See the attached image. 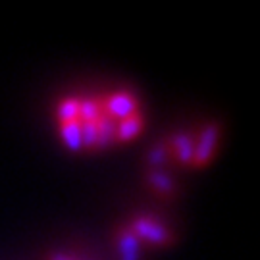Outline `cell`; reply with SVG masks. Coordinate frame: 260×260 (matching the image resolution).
Instances as JSON below:
<instances>
[{
  "label": "cell",
  "mask_w": 260,
  "mask_h": 260,
  "mask_svg": "<svg viewBox=\"0 0 260 260\" xmlns=\"http://www.w3.org/2000/svg\"><path fill=\"white\" fill-rule=\"evenodd\" d=\"M131 232L137 235L139 241L145 239L152 245H164V243L170 241V233L166 232V228L154 222V220H150V218H137Z\"/></svg>",
  "instance_id": "cell-1"
},
{
  "label": "cell",
  "mask_w": 260,
  "mask_h": 260,
  "mask_svg": "<svg viewBox=\"0 0 260 260\" xmlns=\"http://www.w3.org/2000/svg\"><path fill=\"white\" fill-rule=\"evenodd\" d=\"M218 143V125L216 123H208L205 129L199 133V141L195 143V152H193V160L197 164H205L210 160L214 154Z\"/></svg>",
  "instance_id": "cell-2"
},
{
  "label": "cell",
  "mask_w": 260,
  "mask_h": 260,
  "mask_svg": "<svg viewBox=\"0 0 260 260\" xmlns=\"http://www.w3.org/2000/svg\"><path fill=\"white\" fill-rule=\"evenodd\" d=\"M106 112L112 120H125L135 112V99L127 93H116L106 101Z\"/></svg>",
  "instance_id": "cell-3"
},
{
  "label": "cell",
  "mask_w": 260,
  "mask_h": 260,
  "mask_svg": "<svg viewBox=\"0 0 260 260\" xmlns=\"http://www.w3.org/2000/svg\"><path fill=\"white\" fill-rule=\"evenodd\" d=\"M60 135H62V141L64 145L70 150H77L83 149V141H81V121L74 120V121H66L60 125Z\"/></svg>",
  "instance_id": "cell-4"
},
{
  "label": "cell",
  "mask_w": 260,
  "mask_h": 260,
  "mask_svg": "<svg viewBox=\"0 0 260 260\" xmlns=\"http://www.w3.org/2000/svg\"><path fill=\"white\" fill-rule=\"evenodd\" d=\"M118 249H120V258L121 260H139L141 252V241L137 239V235L127 230L120 235L118 239Z\"/></svg>",
  "instance_id": "cell-5"
},
{
  "label": "cell",
  "mask_w": 260,
  "mask_h": 260,
  "mask_svg": "<svg viewBox=\"0 0 260 260\" xmlns=\"http://www.w3.org/2000/svg\"><path fill=\"white\" fill-rule=\"evenodd\" d=\"M94 125H96V147L103 149L106 145H110V141L116 137V121L110 116L101 114L99 120L94 121Z\"/></svg>",
  "instance_id": "cell-6"
},
{
  "label": "cell",
  "mask_w": 260,
  "mask_h": 260,
  "mask_svg": "<svg viewBox=\"0 0 260 260\" xmlns=\"http://www.w3.org/2000/svg\"><path fill=\"white\" fill-rule=\"evenodd\" d=\"M172 147L176 149V154L181 162H191L195 152V141L187 133H176L172 137Z\"/></svg>",
  "instance_id": "cell-7"
},
{
  "label": "cell",
  "mask_w": 260,
  "mask_h": 260,
  "mask_svg": "<svg viewBox=\"0 0 260 260\" xmlns=\"http://www.w3.org/2000/svg\"><path fill=\"white\" fill-rule=\"evenodd\" d=\"M141 131V118L139 116H129L125 120H120L116 123V137L120 141H131L137 137Z\"/></svg>",
  "instance_id": "cell-8"
},
{
  "label": "cell",
  "mask_w": 260,
  "mask_h": 260,
  "mask_svg": "<svg viewBox=\"0 0 260 260\" xmlns=\"http://www.w3.org/2000/svg\"><path fill=\"white\" fill-rule=\"evenodd\" d=\"M77 114H79V101H75V99H66L64 103H60L58 106V118L62 123L77 120Z\"/></svg>",
  "instance_id": "cell-9"
},
{
  "label": "cell",
  "mask_w": 260,
  "mask_h": 260,
  "mask_svg": "<svg viewBox=\"0 0 260 260\" xmlns=\"http://www.w3.org/2000/svg\"><path fill=\"white\" fill-rule=\"evenodd\" d=\"M101 116V108L94 101H79V114L77 120L79 121H96Z\"/></svg>",
  "instance_id": "cell-10"
},
{
  "label": "cell",
  "mask_w": 260,
  "mask_h": 260,
  "mask_svg": "<svg viewBox=\"0 0 260 260\" xmlns=\"http://www.w3.org/2000/svg\"><path fill=\"white\" fill-rule=\"evenodd\" d=\"M149 181L150 185L154 187L156 191H162V193H168V191H172V177L168 176V174H164V172H160V170H156V172H152L149 176Z\"/></svg>",
  "instance_id": "cell-11"
},
{
  "label": "cell",
  "mask_w": 260,
  "mask_h": 260,
  "mask_svg": "<svg viewBox=\"0 0 260 260\" xmlns=\"http://www.w3.org/2000/svg\"><path fill=\"white\" fill-rule=\"evenodd\" d=\"M81 141H83V147H96V125H94V121H81Z\"/></svg>",
  "instance_id": "cell-12"
},
{
  "label": "cell",
  "mask_w": 260,
  "mask_h": 260,
  "mask_svg": "<svg viewBox=\"0 0 260 260\" xmlns=\"http://www.w3.org/2000/svg\"><path fill=\"white\" fill-rule=\"evenodd\" d=\"M168 158V149L166 145H156V147H152L149 152V164L150 166H162L164 162H166Z\"/></svg>",
  "instance_id": "cell-13"
},
{
  "label": "cell",
  "mask_w": 260,
  "mask_h": 260,
  "mask_svg": "<svg viewBox=\"0 0 260 260\" xmlns=\"http://www.w3.org/2000/svg\"><path fill=\"white\" fill-rule=\"evenodd\" d=\"M52 260H74V258H70V256H66V254H54Z\"/></svg>",
  "instance_id": "cell-14"
}]
</instances>
